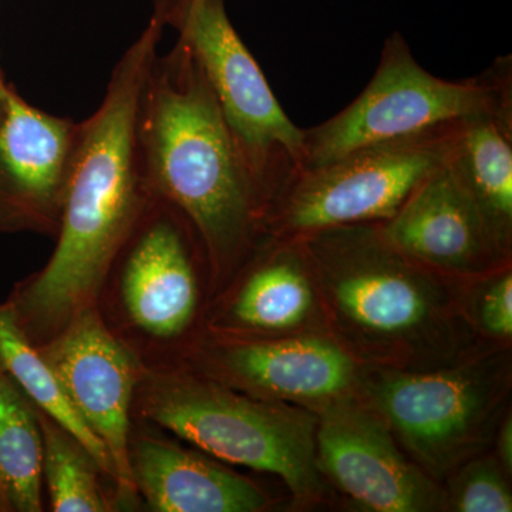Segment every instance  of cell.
Returning a JSON list of instances; mask_svg holds the SVG:
<instances>
[{
  "label": "cell",
  "mask_w": 512,
  "mask_h": 512,
  "mask_svg": "<svg viewBox=\"0 0 512 512\" xmlns=\"http://www.w3.org/2000/svg\"><path fill=\"white\" fill-rule=\"evenodd\" d=\"M163 29L153 16L114 67L99 109L80 123L55 251L6 299L36 348L74 316L97 308L111 264L154 198L138 154L137 113Z\"/></svg>",
  "instance_id": "1"
},
{
  "label": "cell",
  "mask_w": 512,
  "mask_h": 512,
  "mask_svg": "<svg viewBox=\"0 0 512 512\" xmlns=\"http://www.w3.org/2000/svg\"><path fill=\"white\" fill-rule=\"evenodd\" d=\"M137 146L153 197L180 211L200 237L217 295L261 242L265 200L183 37L148 67Z\"/></svg>",
  "instance_id": "2"
},
{
  "label": "cell",
  "mask_w": 512,
  "mask_h": 512,
  "mask_svg": "<svg viewBox=\"0 0 512 512\" xmlns=\"http://www.w3.org/2000/svg\"><path fill=\"white\" fill-rule=\"evenodd\" d=\"M299 241L313 288L357 353L399 369L450 365L460 313L448 276L400 254L377 224L322 229Z\"/></svg>",
  "instance_id": "3"
},
{
  "label": "cell",
  "mask_w": 512,
  "mask_h": 512,
  "mask_svg": "<svg viewBox=\"0 0 512 512\" xmlns=\"http://www.w3.org/2000/svg\"><path fill=\"white\" fill-rule=\"evenodd\" d=\"M133 420L218 461L275 474L301 500L320 491L318 416L308 407L239 392L187 365L144 367Z\"/></svg>",
  "instance_id": "4"
},
{
  "label": "cell",
  "mask_w": 512,
  "mask_h": 512,
  "mask_svg": "<svg viewBox=\"0 0 512 512\" xmlns=\"http://www.w3.org/2000/svg\"><path fill=\"white\" fill-rule=\"evenodd\" d=\"M210 264L190 221L153 198L111 264L97 309L144 367L177 366L205 333Z\"/></svg>",
  "instance_id": "5"
},
{
  "label": "cell",
  "mask_w": 512,
  "mask_h": 512,
  "mask_svg": "<svg viewBox=\"0 0 512 512\" xmlns=\"http://www.w3.org/2000/svg\"><path fill=\"white\" fill-rule=\"evenodd\" d=\"M512 89V57L500 56L466 80L440 79L414 59L399 32L387 37L375 76L348 107L303 128V168L352 151L419 136L487 109Z\"/></svg>",
  "instance_id": "6"
},
{
  "label": "cell",
  "mask_w": 512,
  "mask_h": 512,
  "mask_svg": "<svg viewBox=\"0 0 512 512\" xmlns=\"http://www.w3.org/2000/svg\"><path fill=\"white\" fill-rule=\"evenodd\" d=\"M363 375L369 406L431 478L473 457L510 387V359L500 353L410 372L377 367Z\"/></svg>",
  "instance_id": "7"
},
{
  "label": "cell",
  "mask_w": 512,
  "mask_h": 512,
  "mask_svg": "<svg viewBox=\"0 0 512 512\" xmlns=\"http://www.w3.org/2000/svg\"><path fill=\"white\" fill-rule=\"evenodd\" d=\"M460 121L296 171L266 207L262 238L293 241L322 229L390 220L446 163Z\"/></svg>",
  "instance_id": "8"
},
{
  "label": "cell",
  "mask_w": 512,
  "mask_h": 512,
  "mask_svg": "<svg viewBox=\"0 0 512 512\" xmlns=\"http://www.w3.org/2000/svg\"><path fill=\"white\" fill-rule=\"evenodd\" d=\"M175 29L194 50L266 210L276 192L302 168L303 128L276 100L232 26L224 0L190 3Z\"/></svg>",
  "instance_id": "9"
},
{
  "label": "cell",
  "mask_w": 512,
  "mask_h": 512,
  "mask_svg": "<svg viewBox=\"0 0 512 512\" xmlns=\"http://www.w3.org/2000/svg\"><path fill=\"white\" fill-rule=\"evenodd\" d=\"M37 349L55 370L76 412L106 447L114 468L117 508L140 510L128 464V439L144 366L107 328L97 308L74 316Z\"/></svg>",
  "instance_id": "10"
},
{
  "label": "cell",
  "mask_w": 512,
  "mask_h": 512,
  "mask_svg": "<svg viewBox=\"0 0 512 512\" xmlns=\"http://www.w3.org/2000/svg\"><path fill=\"white\" fill-rule=\"evenodd\" d=\"M316 464L366 510H443L446 494L404 457L389 426L369 406L343 396L318 407Z\"/></svg>",
  "instance_id": "11"
},
{
  "label": "cell",
  "mask_w": 512,
  "mask_h": 512,
  "mask_svg": "<svg viewBox=\"0 0 512 512\" xmlns=\"http://www.w3.org/2000/svg\"><path fill=\"white\" fill-rule=\"evenodd\" d=\"M79 131L0 84V234L56 238Z\"/></svg>",
  "instance_id": "12"
},
{
  "label": "cell",
  "mask_w": 512,
  "mask_h": 512,
  "mask_svg": "<svg viewBox=\"0 0 512 512\" xmlns=\"http://www.w3.org/2000/svg\"><path fill=\"white\" fill-rule=\"evenodd\" d=\"M181 365L251 396L315 407L348 396L359 382L353 357L318 338L237 339L205 332Z\"/></svg>",
  "instance_id": "13"
},
{
  "label": "cell",
  "mask_w": 512,
  "mask_h": 512,
  "mask_svg": "<svg viewBox=\"0 0 512 512\" xmlns=\"http://www.w3.org/2000/svg\"><path fill=\"white\" fill-rule=\"evenodd\" d=\"M377 228L400 254L448 278L487 276L510 262L450 157Z\"/></svg>",
  "instance_id": "14"
},
{
  "label": "cell",
  "mask_w": 512,
  "mask_h": 512,
  "mask_svg": "<svg viewBox=\"0 0 512 512\" xmlns=\"http://www.w3.org/2000/svg\"><path fill=\"white\" fill-rule=\"evenodd\" d=\"M128 464L140 507L153 512H259L269 498L249 478L165 431L133 420Z\"/></svg>",
  "instance_id": "15"
},
{
  "label": "cell",
  "mask_w": 512,
  "mask_h": 512,
  "mask_svg": "<svg viewBox=\"0 0 512 512\" xmlns=\"http://www.w3.org/2000/svg\"><path fill=\"white\" fill-rule=\"evenodd\" d=\"M315 302L301 241L262 238L228 285L212 299L205 332L256 339L298 328Z\"/></svg>",
  "instance_id": "16"
},
{
  "label": "cell",
  "mask_w": 512,
  "mask_h": 512,
  "mask_svg": "<svg viewBox=\"0 0 512 512\" xmlns=\"http://www.w3.org/2000/svg\"><path fill=\"white\" fill-rule=\"evenodd\" d=\"M450 163L505 254L512 245V89L458 123Z\"/></svg>",
  "instance_id": "17"
},
{
  "label": "cell",
  "mask_w": 512,
  "mask_h": 512,
  "mask_svg": "<svg viewBox=\"0 0 512 512\" xmlns=\"http://www.w3.org/2000/svg\"><path fill=\"white\" fill-rule=\"evenodd\" d=\"M0 498L5 512L43 511V437L35 407L0 366Z\"/></svg>",
  "instance_id": "18"
},
{
  "label": "cell",
  "mask_w": 512,
  "mask_h": 512,
  "mask_svg": "<svg viewBox=\"0 0 512 512\" xmlns=\"http://www.w3.org/2000/svg\"><path fill=\"white\" fill-rule=\"evenodd\" d=\"M0 366L35 409L56 420L92 453L116 490L106 447L76 412L46 357L20 332L5 302L0 303Z\"/></svg>",
  "instance_id": "19"
},
{
  "label": "cell",
  "mask_w": 512,
  "mask_h": 512,
  "mask_svg": "<svg viewBox=\"0 0 512 512\" xmlns=\"http://www.w3.org/2000/svg\"><path fill=\"white\" fill-rule=\"evenodd\" d=\"M43 437V485L53 512L119 511L113 481L70 431L35 409Z\"/></svg>",
  "instance_id": "20"
},
{
  "label": "cell",
  "mask_w": 512,
  "mask_h": 512,
  "mask_svg": "<svg viewBox=\"0 0 512 512\" xmlns=\"http://www.w3.org/2000/svg\"><path fill=\"white\" fill-rule=\"evenodd\" d=\"M505 474L498 458L467 461L451 480L448 507L458 512H511L512 495Z\"/></svg>",
  "instance_id": "21"
},
{
  "label": "cell",
  "mask_w": 512,
  "mask_h": 512,
  "mask_svg": "<svg viewBox=\"0 0 512 512\" xmlns=\"http://www.w3.org/2000/svg\"><path fill=\"white\" fill-rule=\"evenodd\" d=\"M473 306L476 323L487 335L511 339L512 335V275L511 269H498L487 275L481 284Z\"/></svg>",
  "instance_id": "22"
},
{
  "label": "cell",
  "mask_w": 512,
  "mask_h": 512,
  "mask_svg": "<svg viewBox=\"0 0 512 512\" xmlns=\"http://www.w3.org/2000/svg\"><path fill=\"white\" fill-rule=\"evenodd\" d=\"M190 2L191 0H156L154 18L164 23V26L171 25L175 28Z\"/></svg>",
  "instance_id": "23"
},
{
  "label": "cell",
  "mask_w": 512,
  "mask_h": 512,
  "mask_svg": "<svg viewBox=\"0 0 512 512\" xmlns=\"http://www.w3.org/2000/svg\"><path fill=\"white\" fill-rule=\"evenodd\" d=\"M498 461L503 466L505 473L512 471V420L511 416L505 417L501 429L497 434Z\"/></svg>",
  "instance_id": "24"
},
{
  "label": "cell",
  "mask_w": 512,
  "mask_h": 512,
  "mask_svg": "<svg viewBox=\"0 0 512 512\" xmlns=\"http://www.w3.org/2000/svg\"><path fill=\"white\" fill-rule=\"evenodd\" d=\"M0 512H5V508H3L2 498H0Z\"/></svg>",
  "instance_id": "25"
},
{
  "label": "cell",
  "mask_w": 512,
  "mask_h": 512,
  "mask_svg": "<svg viewBox=\"0 0 512 512\" xmlns=\"http://www.w3.org/2000/svg\"><path fill=\"white\" fill-rule=\"evenodd\" d=\"M0 80H5V77H3L2 67H0Z\"/></svg>",
  "instance_id": "26"
},
{
  "label": "cell",
  "mask_w": 512,
  "mask_h": 512,
  "mask_svg": "<svg viewBox=\"0 0 512 512\" xmlns=\"http://www.w3.org/2000/svg\"><path fill=\"white\" fill-rule=\"evenodd\" d=\"M198 2H201V0H191L190 3H198Z\"/></svg>",
  "instance_id": "27"
},
{
  "label": "cell",
  "mask_w": 512,
  "mask_h": 512,
  "mask_svg": "<svg viewBox=\"0 0 512 512\" xmlns=\"http://www.w3.org/2000/svg\"><path fill=\"white\" fill-rule=\"evenodd\" d=\"M3 82H5V80H0V84H2Z\"/></svg>",
  "instance_id": "28"
}]
</instances>
